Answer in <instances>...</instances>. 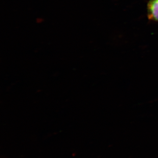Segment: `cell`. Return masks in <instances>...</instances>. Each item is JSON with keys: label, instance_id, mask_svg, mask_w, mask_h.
Wrapping results in <instances>:
<instances>
[{"label": "cell", "instance_id": "cell-1", "mask_svg": "<svg viewBox=\"0 0 158 158\" xmlns=\"http://www.w3.org/2000/svg\"><path fill=\"white\" fill-rule=\"evenodd\" d=\"M148 17L158 22V0H150L148 4Z\"/></svg>", "mask_w": 158, "mask_h": 158}]
</instances>
